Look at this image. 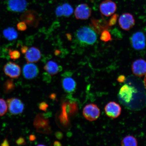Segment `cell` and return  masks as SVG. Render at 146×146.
<instances>
[{
	"label": "cell",
	"mask_w": 146,
	"mask_h": 146,
	"mask_svg": "<svg viewBox=\"0 0 146 146\" xmlns=\"http://www.w3.org/2000/svg\"><path fill=\"white\" fill-rule=\"evenodd\" d=\"M76 36L80 41L90 45L94 44L97 38L94 31L87 27L80 28L76 33Z\"/></svg>",
	"instance_id": "obj_1"
},
{
	"label": "cell",
	"mask_w": 146,
	"mask_h": 146,
	"mask_svg": "<svg viewBox=\"0 0 146 146\" xmlns=\"http://www.w3.org/2000/svg\"><path fill=\"white\" fill-rule=\"evenodd\" d=\"M20 19L29 26L36 28L39 25L41 18L36 11L29 10L21 15Z\"/></svg>",
	"instance_id": "obj_2"
},
{
	"label": "cell",
	"mask_w": 146,
	"mask_h": 146,
	"mask_svg": "<svg viewBox=\"0 0 146 146\" xmlns=\"http://www.w3.org/2000/svg\"><path fill=\"white\" fill-rule=\"evenodd\" d=\"M34 125L38 132L45 134H50L51 133L48 120L45 118L42 114H38L36 116Z\"/></svg>",
	"instance_id": "obj_3"
},
{
	"label": "cell",
	"mask_w": 146,
	"mask_h": 146,
	"mask_svg": "<svg viewBox=\"0 0 146 146\" xmlns=\"http://www.w3.org/2000/svg\"><path fill=\"white\" fill-rule=\"evenodd\" d=\"M7 103L9 112L11 114L17 115L22 113L24 110V105L21 100L17 98H9Z\"/></svg>",
	"instance_id": "obj_4"
},
{
	"label": "cell",
	"mask_w": 146,
	"mask_h": 146,
	"mask_svg": "<svg viewBox=\"0 0 146 146\" xmlns=\"http://www.w3.org/2000/svg\"><path fill=\"white\" fill-rule=\"evenodd\" d=\"M83 115L86 119L90 121L97 119L100 115V111L96 105L90 104L86 106L83 110Z\"/></svg>",
	"instance_id": "obj_5"
},
{
	"label": "cell",
	"mask_w": 146,
	"mask_h": 146,
	"mask_svg": "<svg viewBox=\"0 0 146 146\" xmlns=\"http://www.w3.org/2000/svg\"><path fill=\"white\" fill-rule=\"evenodd\" d=\"M145 37L143 33L137 32L131 37V45L135 50H141L145 48L146 45Z\"/></svg>",
	"instance_id": "obj_6"
},
{
	"label": "cell",
	"mask_w": 146,
	"mask_h": 146,
	"mask_svg": "<svg viewBox=\"0 0 146 146\" xmlns=\"http://www.w3.org/2000/svg\"><path fill=\"white\" fill-rule=\"evenodd\" d=\"M3 70L5 75L12 78H18L21 74V67L17 64L12 62L5 64L3 67Z\"/></svg>",
	"instance_id": "obj_7"
},
{
	"label": "cell",
	"mask_w": 146,
	"mask_h": 146,
	"mask_svg": "<svg viewBox=\"0 0 146 146\" xmlns=\"http://www.w3.org/2000/svg\"><path fill=\"white\" fill-rule=\"evenodd\" d=\"M100 9L102 14L108 17L112 15L116 12L117 5L111 0H105L100 3Z\"/></svg>",
	"instance_id": "obj_8"
},
{
	"label": "cell",
	"mask_w": 146,
	"mask_h": 146,
	"mask_svg": "<svg viewBox=\"0 0 146 146\" xmlns=\"http://www.w3.org/2000/svg\"><path fill=\"white\" fill-rule=\"evenodd\" d=\"M118 22L120 27L125 31L130 30L135 24L134 17L129 13L122 14L119 18Z\"/></svg>",
	"instance_id": "obj_9"
},
{
	"label": "cell",
	"mask_w": 146,
	"mask_h": 146,
	"mask_svg": "<svg viewBox=\"0 0 146 146\" xmlns=\"http://www.w3.org/2000/svg\"><path fill=\"white\" fill-rule=\"evenodd\" d=\"M91 10L89 5L86 3L78 5L74 11L76 19L86 20L91 15Z\"/></svg>",
	"instance_id": "obj_10"
},
{
	"label": "cell",
	"mask_w": 146,
	"mask_h": 146,
	"mask_svg": "<svg viewBox=\"0 0 146 146\" xmlns=\"http://www.w3.org/2000/svg\"><path fill=\"white\" fill-rule=\"evenodd\" d=\"M27 6L26 0H8L7 3L8 10L13 12H23L26 9Z\"/></svg>",
	"instance_id": "obj_11"
},
{
	"label": "cell",
	"mask_w": 146,
	"mask_h": 146,
	"mask_svg": "<svg viewBox=\"0 0 146 146\" xmlns=\"http://www.w3.org/2000/svg\"><path fill=\"white\" fill-rule=\"evenodd\" d=\"M133 74L135 75L142 77L146 74V61L140 59L133 62L132 65Z\"/></svg>",
	"instance_id": "obj_12"
},
{
	"label": "cell",
	"mask_w": 146,
	"mask_h": 146,
	"mask_svg": "<svg viewBox=\"0 0 146 146\" xmlns=\"http://www.w3.org/2000/svg\"><path fill=\"white\" fill-rule=\"evenodd\" d=\"M105 110L107 116L111 118H115L118 117L121 114V108L117 103L111 102L106 106Z\"/></svg>",
	"instance_id": "obj_13"
},
{
	"label": "cell",
	"mask_w": 146,
	"mask_h": 146,
	"mask_svg": "<svg viewBox=\"0 0 146 146\" xmlns=\"http://www.w3.org/2000/svg\"><path fill=\"white\" fill-rule=\"evenodd\" d=\"M135 89L128 85H124L120 88L119 96L122 101L125 103H129L132 100Z\"/></svg>",
	"instance_id": "obj_14"
},
{
	"label": "cell",
	"mask_w": 146,
	"mask_h": 146,
	"mask_svg": "<svg viewBox=\"0 0 146 146\" xmlns=\"http://www.w3.org/2000/svg\"><path fill=\"white\" fill-rule=\"evenodd\" d=\"M39 73V69L34 64L27 63L24 66L23 74L24 77L27 79H31L36 78Z\"/></svg>",
	"instance_id": "obj_15"
},
{
	"label": "cell",
	"mask_w": 146,
	"mask_h": 146,
	"mask_svg": "<svg viewBox=\"0 0 146 146\" xmlns=\"http://www.w3.org/2000/svg\"><path fill=\"white\" fill-rule=\"evenodd\" d=\"M25 58L28 63H36L40 59V51L36 47H32L28 49L25 54Z\"/></svg>",
	"instance_id": "obj_16"
},
{
	"label": "cell",
	"mask_w": 146,
	"mask_h": 146,
	"mask_svg": "<svg viewBox=\"0 0 146 146\" xmlns=\"http://www.w3.org/2000/svg\"><path fill=\"white\" fill-rule=\"evenodd\" d=\"M62 84L64 90L67 93H72L75 90L76 83L73 78L66 77L63 78Z\"/></svg>",
	"instance_id": "obj_17"
},
{
	"label": "cell",
	"mask_w": 146,
	"mask_h": 146,
	"mask_svg": "<svg viewBox=\"0 0 146 146\" xmlns=\"http://www.w3.org/2000/svg\"><path fill=\"white\" fill-rule=\"evenodd\" d=\"M44 69L47 73L51 76H54L62 70V68L56 62L50 61L47 62L44 67Z\"/></svg>",
	"instance_id": "obj_18"
},
{
	"label": "cell",
	"mask_w": 146,
	"mask_h": 146,
	"mask_svg": "<svg viewBox=\"0 0 146 146\" xmlns=\"http://www.w3.org/2000/svg\"><path fill=\"white\" fill-rule=\"evenodd\" d=\"M3 34L4 37L9 41H13L17 39L18 34L13 27H9L3 30Z\"/></svg>",
	"instance_id": "obj_19"
},
{
	"label": "cell",
	"mask_w": 146,
	"mask_h": 146,
	"mask_svg": "<svg viewBox=\"0 0 146 146\" xmlns=\"http://www.w3.org/2000/svg\"><path fill=\"white\" fill-rule=\"evenodd\" d=\"M123 146H137V141L135 138L132 136H128L124 138L121 141Z\"/></svg>",
	"instance_id": "obj_20"
},
{
	"label": "cell",
	"mask_w": 146,
	"mask_h": 146,
	"mask_svg": "<svg viewBox=\"0 0 146 146\" xmlns=\"http://www.w3.org/2000/svg\"><path fill=\"white\" fill-rule=\"evenodd\" d=\"M15 88V85L13 80L9 79L7 80L3 85V90L5 94H9L13 91Z\"/></svg>",
	"instance_id": "obj_21"
},
{
	"label": "cell",
	"mask_w": 146,
	"mask_h": 146,
	"mask_svg": "<svg viewBox=\"0 0 146 146\" xmlns=\"http://www.w3.org/2000/svg\"><path fill=\"white\" fill-rule=\"evenodd\" d=\"M63 16L66 17H69L73 14L74 9L72 5L68 3H64L62 5Z\"/></svg>",
	"instance_id": "obj_22"
},
{
	"label": "cell",
	"mask_w": 146,
	"mask_h": 146,
	"mask_svg": "<svg viewBox=\"0 0 146 146\" xmlns=\"http://www.w3.org/2000/svg\"><path fill=\"white\" fill-rule=\"evenodd\" d=\"M8 110V106L7 102L3 99L0 98V116H3L6 113Z\"/></svg>",
	"instance_id": "obj_23"
},
{
	"label": "cell",
	"mask_w": 146,
	"mask_h": 146,
	"mask_svg": "<svg viewBox=\"0 0 146 146\" xmlns=\"http://www.w3.org/2000/svg\"><path fill=\"white\" fill-rule=\"evenodd\" d=\"M100 39L104 42H108L112 40L111 36L110 33L107 30L103 31L102 33Z\"/></svg>",
	"instance_id": "obj_24"
},
{
	"label": "cell",
	"mask_w": 146,
	"mask_h": 146,
	"mask_svg": "<svg viewBox=\"0 0 146 146\" xmlns=\"http://www.w3.org/2000/svg\"><path fill=\"white\" fill-rule=\"evenodd\" d=\"M9 55L11 59L14 60L19 59L21 57V54L17 50H10L9 51Z\"/></svg>",
	"instance_id": "obj_25"
},
{
	"label": "cell",
	"mask_w": 146,
	"mask_h": 146,
	"mask_svg": "<svg viewBox=\"0 0 146 146\" xmlns=\"http://www.w3.org/2000/svg\"><path fill=\"white\" fill-rule=\"evenodd\" d=\"M17 27L18 30L21 31H24L27 29L26 24L23 21L18 23L17 25Z\"/></svg>",
	"instance_id": "obj_26"
},
{
	"label": "cell",
	"mask_w": 146,
	"mask_h": 146,
	"mask_svg": "<svg viewBox=\"0 0 146 146\" xmlns=\"http://www.w3.org/2000/svg\"><path fill=\"white\" fill-rule=\"evenodd\" d=\"M118 15L117 14L113 15L110 19L108 25L109 26H112L116 25L117 21Z\"/></svg>",
	"instance_id": "obj_27"
},
{
	"label": "cell",
	"mask_w": 146,
	"mask_h": 146,
	"mask_svg": "<svg viewBox=\"0 0 146 146\" xmlns=\"http://www.w3.org/2000/svg\"><path fill=\"white\" fill-rule=\"evenodd\" d=\"M55 13L56 15L58 17H61L63 16V10L62 5H59L56 8Z\"/></svg>",
	"instance_id": "obj_28"
},
{
	"label": "cell",
	"mask_w": 146,
	"mask_h": 146,
	"mask_svg": "<svg viewBox=\"0 0 146 146\" xmlns=\"http://www.w3.org/2000/svg\"><path fill=\"white\" fill-rule=\"evenodd\" d=\"M48 107V105L45 102H42L40 104L39 108L41 110L46 111L47 110V108Z\"/></svg>",
	"instance_id": "obj_29"
},
{
	"label": "cell",
	"mask_w": 146,
	"mask_h": 146,
	"mask_svg": "<svg viewBox=\"0 0 146 146\" xmlns=\"http://www.w3.org/2000/svg\"><path fill=\"white\" fill-rule=\"evenodd\" d=\"M16 143L19 145H25L26 144L25 139L21 137L19 138L16 140Z\"/></svg>",
	"instance_id": "obj_30"
},
{
	"label": "cell",
	"mask_w": 146,
	"mask_h": 146,
	"mask_svg": "<svg viewBox=\"0 0 146 146\" xmlns=\"http://www.w3.org/2000/svg\"><path fill=\"white\" fill-rule=\"evenodd\" d=\"M126 79L125 76L123 75H121L118 76L117 78V81L118 82L120 83H123V82H125Z\"/></svg>",
	"instance_id": "obj_31"
},
{
	"label": "cell",
	"mask_w": 146,
	"mask_h": 146,
	"mask_svg": "<svg viewBox=\"0 0 146 146\" xmlns=\"http://www.w3.org/2000/svg\"><path fill=\"white\" fill-rule=\"evenodd\" d=\"M55 136L58 139L61 140L63 138V134L62 133L60 132H56L55 134Z\"/></svg>",
	"instance_id": "obj_32"
},
{
	"label": "cell",
	"mask_w": 146,
	"mask_h": 146,
	"mask_svg": "<svg viewBox=\"0 0 146 146\" xmlns=\"http://www.w3.org/2000/svg\"><path fill=\"white\" fill-rule=\"evenodd\" d=\"M28 47L27 46H23L21 47V52L23 54H25L26 53L27 51L28 50Z\"/></svg>",
	"instance_id": "obj_33"
},
{
	"label": "cell",
	"mask_w": 146,
	"mask_h": 146,
	"mask_svg": "<svg viewBox=\"0 0 146 146\" xmlns=\"http://www.w3.org/2000/svg\"><path fill=\"white\" fill-rule=\"evenodd\" d=\"M29 139H30V141H33L34 140L36 139V137L34 135H30Z\"/></svg>",
	"instance_id": "obj_34"
},
{
	"label": "cell",
	"mask_w": 146,
	"mask_h": 146,
	"mask_svg": "<svg viewBox=\"0 0 146 146\" xmlns=\"http://www.w3.org/2000/svg\"><path fill=\"white\" fill-rule=\"evenodd\" d=\"M9 145V143L8 141L6 139H5L3 142V144H2L1 145Z\"/></svg>",
	"instance_id": "obj_35"
},
{
	"label": "cell",
	"mask_w": 146,
	"mask_h": 146,
	"mask_svg": "<svg viewBox=\"0 0 146 146\" xmlns=\"http://www.w3.org/2000/svg\"><path fill=\"white\" fill-rule=\"evenodd\" d=\"M56 94H53L51 95L50 96V98H51V99L54 100L56 99Z\"/></svg>",
	"instance_id": "obj_36"
},
{
	"label": "cell",
	"mask_w": 146,
	"mask_h": 146,
	"mask_svg": "<svg viewBox=\"0 0 146 146\" xmlns=\"http://www.w3.org/2000/svg\"><path fill=\"white\" fill-rule=\"evenodd\" d=\"M54 146H61L62 145L60 142L56 141L54 142Z\"/></svg>",
	"instance_id": "obj_37"
},
{
	"label": "cell",
	"mask_w": 146,
	"mask_h": 146,
	"mask_svg": "<svg viewBox=\"0 0 146 146\" xmlns=\"http://www.w3.org/2000/svg\"><path fill=\"white\" fill-rule=\"evenodd\" d=\"M66 36H67V39H68L69 40H72V36H71L70 34H66Z\"/></svg>",
	"instance_id": "obj_38"
},
{
	"label": "cell",
	"mask_w": 146,
	"mask_h": 146,
	"mask_svg": "<svg viewBox=\"0 0 146 146\" xmlns=\"http://www.w3.org/2000/svg\"><path fill=\"white\" fill-rule=\"evenodd\" d=\"M145 78H144V85H145V87L146 89V74L145 75Z\"/></svg>",
	"instance_id": "obj_39"
},
{
	"label": "cell",
	"mask_w": 146,
	"mask_h": 146,
	"mask_svg": "<svg viewBox=\"0 0 146 146\" xmlns=\"http://www.w3.org/2000/svg\"><path fill=\"white\" fill-rule=\"evenodd\" d=\"M54 54L56 55H58L60 54V51L58 50H56L55 51Z\"/></svg>",
	"instance_id": "obj_40"
}]
</instances>
